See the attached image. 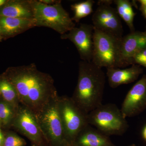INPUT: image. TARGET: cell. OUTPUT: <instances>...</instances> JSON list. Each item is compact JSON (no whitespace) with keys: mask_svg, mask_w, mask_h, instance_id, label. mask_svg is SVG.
<instances>
[{"mask_svg":"<svg viewBox=\"0 0 146 146\" xmlns=\"http://www.w3.org/2000/svg\"><path fill=\"white\" fill-rule=\"evenodd\" d=\"M12 123L14 127L34 145L42 146L46 140L35 115L29 109L23 106H19Z\"/></svg>","mask_w":146,"mask_h":146,"instance_id":"cell-9","label":"cell"},{"mask_svg":"<svg viewBox=\"0 0 146 146\" xmlns=\"http://www.w3.org/2000/svg\"><path fill=\"white\" fill-rule=\"evenodd\" d=\"M71 146H76L74 145H73V144H72V145H71Z\"/></svg>","mask_w":146,"mask_h":146,"instance_id":"cell-30","label":"cell"},{"mask_svg":"<svg viewBox=\"0 0 146 146\" xmlns=\"http://www.w3.org/2000/svg\"><path fill=\"white\" fill-rule=\"evenodd\" d=\"M5 143V136L0 128V146H4Z\"/></svg>","mask_w":146,"mask_h":146,"instance_id":"cell-23","label":"cell"},{"mask_svg":"<svg viewBox=\"0 0 146 146\" xmlns=\"http://www.w3.org/2000/svg\"><path fill=\"white\" fill-rule=\"evenodd\" d=\"M112 1H100L94 12L92 21L94 28L112 35L118 38L123 37L122 25L117 9L111 6Z\"/></svg>","mask_w":146,"mask_h":146,"instance_id":"cell-8","label":"cell"},{"mask_svg":"<svg viewBox=\"0 0 146 146\" xmlns=\"http://www.w3.org/2000/svg\"><path fill=\"white\" fill-rule=\"evenodd\" d=\"M0 17L33 20L31 0H18L7 2L0 8Z\"/></svg>","mask_w":146,"mask_h":146,"instance_id":"cell-15","label":"cell"},{"mask_svg":"<svg viewBox=\"0 0 146 146\" xmlns=\"http://www.w3.org/2000/svg\"><path fill=\"white\" fill-rule=\"evenodd\" d=\"M145 48L146 31H135L123 36L120 43L119 68L131 65L133 56Z\"/></svg>","mask_w":146,"mask_h":146,"instance_id":"cell-12","label":"cell"},{"mask_svg":"<svg viewBox=\"0 0 146 146\" xmlns=\"http://www.w3.org/2000/svg\"><path fill=\"white\" fill-rule=\"evenodd\" d=\"M59 113L66 136L72 145L79 133L89 125L88 114L75 103L72 98L59 97Z\"/></svg>","mask_w":146,"mask_h":146,"instance_id":"cell-7","label":"cell"},{"mask_svg":"<svg viewBox=\"0 0 146 146\" xmlns=\"http://www.w3.org/2000/svg\"><path fill=\"white\" fill-rule=\"evenodd\" d=\"M122 38L94 28V50L91 62L100 68H119Z\"/></svg>","mask_w":146,"mask_h":146,"instance_id":"cell-6","label":"cell"},{"mask_svg":"<svg viewBox=\"0 0 146 146\" xmlns=\"http://www.w3.org/2000/svg\"><path fill=\"white\" fill-rule=\"evenodd\" d=\"M0 92L5 101L17 109L20 102L18 94L13 85L5 79L3 78L0 80Z\"/></svg>","mask_w":146,"mask_h":146,"instance_id":"cell-18","label":"cell"},{"mask_svg":"<svg viewBox=\"0 0 146 146\" xmlns=\"http://www.w3.org/2000/svg\"><path fill=\"white\" fill-rule=\"evenodd\" d=\"M16 109L5 101L0 102V121L4 125H7L12 122Z\"/></svg>","mask_w":146,"mask_h":146,"instance_id":"cell-20","label":"cell"},{"mask_svg":"<svg viewBox=\"0 0 146 146\" xmlns=\"http://www.w3.org/2000/svg\"><path fill=\"white\" fill-rule=\"evenodd\" d=\"M146 109V75H144L129 90L121 108L125 118L140 115Z\"/></svg>","mask_w":146,"mask_h":146,"instance_id":"cell-11","label":"cell"},{"mask_svg":"<svg viewBox=\"0 0 146 146\" xmlns=\"http://www.w3.org/2000/svg\"><path fill=\"white\" fill-rule=\"evenodd\" d=\"M1 124V121H0V124Z\"/></svg>","mask_w":146,"mask_h":146,"instance_id":"cell-31","label":"cell"},{"mask_svg":"<svg viewBox=\"0 0 146 146\" xmlns=\"http://www.w3.org/2000/svg\"><path fill=\"white\" fill-rule=\"evenodd\" d=\"M140 10H141L144 17L146 19V7L141 6L140 8Z\"/></svg>","mask_w":146,"mask_h":146,"instance_id":"cell-25","label":"cell"},{"mask_svg":"<svg viewBox=\"0 0 146 146\" xmlns=\"http://www.w3.org/2000/svg\"><path fill=\"white\" fill-rule=\"evenodd\" d=\"M7 1L5 0H0V7L4 5L5 4Z\"/></svg>","mask_w":146,"mask_h":146,"instance_id":"cell-28","label":"cell"},{"mask_svg":"<svg viewBox=\"0 0 146 146\" xmlns=\"http://www.w3.org/2000/svg\"><path fill=\"white\" fill-rule=\"evenodd\" d=\"M4 78L14 86L22 105L35 115L58 96L52 78L38 70L35 63L12 68Z\"/></svg>","mask_w":146,"mask_h":146,"instance_id":"cell-1","label":"cell"},{"mask_svg":"<svg viewBox=\"0 0 146 146\" xmlns=\"http://www.w3.org/2000/svg\"><path fill=\"white\" fill-rule=\"evenodd\" d=\"M137 64L146 68V48L136 54L131 59V65Z\"/></svg>","mask_w":146,"mask_h":146,"instance_id":"cell-22","label":"cell"},{"mask_svg":"<svg viewBox=\"0 0 146 146\" xmlns=\"http://www.w3.org/2000/svg\"><path fill=\"white\" fill-rule=\"evenodd\" d=\"M26 142L15 133H7L5 136L4 146H25Z\"/></svg>","mask_w":146,"mask_h":146,"instance_id":"cell-21","label":"cell"},{"mask_svg":"<svg viewBox=\"0 0 146 146\" xmlns=\"http://www.w3.org/2000/svg\"><path fill=\"white\" fill-rule=\"evenodd\" d=\"M89 125L109 136H121L129 127L121 109L112 103L102 104L88 114Z\"/></svg>","mask_w":146,"mask_h":146,"instance_id":"cell-5","label":"cell"},{"mask_svg":"<svg viewBox=\"0 0 146 146\" xmlns=\"http://www.w3.org/2000/svg\"><path fill=\"white\" fill-rule=\"evenodd\" d=\"M0 94H1V92H0Z\"/></svg>","mask_w":146,"mask_h":146,"instance_id":"cell-33","label":"cell"},{"mask_svg":"<svg viewBox=\"0 0 146 146\" xmlns=\"http://www.w3.org/2000/svg\"><path fill=\"white\" fill-rule=\"evenodd\" d=\"M106 76L101 68L92 62L79 63L78 81L72 98L73 101L88 114L102 104Z\"/></svg>","mask_w":146,"mask_h":146,"instance_id":"cell-2","label":"cell"},{"mask_svg":"<svg viewBox=\"0 0 146 146\" xmlns=\"http://www.w3.org/2000/svg\"><path fill=\"white\" fill-rule=\"evenodd\" d=\"M72 144L76 146H116L109 136L89 125L79 133Z\"/></svg>","mask_w":146,"mask_h":146,"instance_id":"cell-14","label":"cell"},{"mask_svg":"<svg viewBox=\"0 0 146 146\" xmlns=\"http://www.w3.org/2000/svg\"><path fill=\"white\" fill-rule=\"evenodd\" d=\"M142 136L144 140L146 141V125L144 127L142 131Z\"/></svg>","mask_w":146,"mask_h":146,"instance_id":"cell-26","label":"cell"},{"mask_svg":"<svg viewBox=\"0 0 146 146\" xmlns=\"http://www.w3.org/2000/svg\"><path fill=\"white\" fill-rule=\"evenodd\" d=\"M33 146H35V145H33Z\"/></svg>","mask_w":146,"mask_h":146,"instance_id":"cell-32","label":"cell"},{"mask_svg":"<svg viewBox=\"0 0 146 146\" xmlns=\"http://www.w3.org/2000/svg\"><path fill=\"white\" fill-rule=\"evenodd\" d=\"M35 27L33 20L0 17L1 35L5 36H15Z\"/></svg>","mask_w":146,"mask_h":146,"instance_id":"cell-16","label":"cell"},{"mask_svg":"<svg viewBox=\"0 0 146 146\" xmlns=\"http://www.w3.org/2000/svg\"><path fill=\"white\" fill-rule=\"evenodd\" d=\"M143 72V70L140 65L133 64L130 68L125 69L107 68L106 75L110 86L114 89L120 85L128 84L136 81Z\"/></svg>","mask_w":146,"mask_h":146,"instance_id":"cell-13","label":"cell"},{"mask_svg":"<svg viewBox=\"0 0 146 146\" xmlns=\"http://www.w3.org/2000/svg\"><path fill=\"white\" fill-rule=\"evenodd\" d=\"M136 146V145H135V144H131V145H128V146Z\"/></svg>","mask_w":146,"mask_h":146,"instance_id":"cell-29","label":"cell"},{"mask_svg":"<svg viewBox=\"0 0 146 146\" xmlns=\"http://www.w3.org/2000/svg\"><path fill=\"white\" fill-rule=\"evenodd\" d=\"M138 1L141 4V6L146 7V0H139Z\"/></svg>","mask_w":146,"mask_h":146,"instance_id":"cell-27","label":"cell"},{"mask_svg":"<svg viewBox=\"0 0 146 146\" xmlns=\"http://www.w3.org/2000/svg\"><path fill=\"white\" fill-rule=\"evenodd\" d=\"M95 1L87 0L72 5L71 9L74 11V16L72 18L73 22L78 23L81 19L89 16L93 12V7Z\"/></svg>","mask_w":146,"mask_h":146,"instance_id":"cell-19","label":"cell"},{"mask_svg":"<svg viewBox=\"0 0 146 146\" xmlns=\"http://www.w3.org/2000/svg\"><path fill=\"white\" fill-rule=\"evenodd\" d=\"M40 1L47 5H53L57 3L58 1L54 0H40Z\"/></svg>","mask_w":146,"mask_h":146,"instance_id":"cell-24","label":"cell"},{"mask_svg":"<svg viewBox=\"0 0 146 146\" xmlns=\"http://www.w3.org/2000/svg\"><path fill=\"white\" fill-rule=\"evenodd\" d=\"M94 33L93 25L81 24L79 27H75L68 33L61 35L60 38L72 42L82 60L91 62L94 50Z\"/></svg>","mask_w":146,"mask_h":146,"instance_id":"cell-10","label":"cell"},{"mask_svg":"<svg viewBox=\"0 0 146 146\" xmlns=\"http://www.w3.org/2000/svg\"><path fill=\"white\" fill-rule=\"evenodd\" d=\"M113 1L117 6L118 15L125 22L131 32L135 31L133 21L136 13L133 11L132 4L128 0H115Z\"/></svg>","mask_w":146,"mask_h":146,"instance_id":"cell-17","label":"cell"},{"mask_svg":"<svg viewBox=\"0 0 146 146\" xmlns=\"http://www.w3.org/2000/svg\"><path fill=\"white\" fill-rule=\"evenodd\" d=\"M31 3L36 27L49 28L62 35L75 27L69 13L62 6L61 1L53 5L36 0H31Z\"/></svg>","mask_w":146,"mask_h":146,"instance_id":"cell-3","label":"cell"},{"mask_svg":"<svg viewBox=\"0 0 146 146\" xmlns=\"http://www.w3.org/2000/svg\"><path fill=\"white\" fill-rule=\"evenodd\" d=\"M58 95L35 115L46 141L51 146H71L59 113Z\"/></svg>","mask_w":146,"mask_h":146,"instance_id":"cell-4","label":"cell"}]
</instances>
